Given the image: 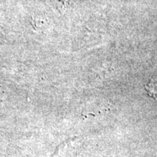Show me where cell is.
<instances>
[{
	"label": "cell",
	"instance_id": "6da1fadb",
	"mask_svg": "<svg viewBox=\"0 0 157 157\" xmlns=\"http://www.w3.org/2000/svg\"><path fill=\"white\" fill-rule=\"evenodd\" d=\"M148 90L149 92V94H150L152 97H154L155 99L157 100V83L154 82V83L149 84Z\"/></svg>",
	"mask_w": 157,
	"mask_h": 157
}]
</instances>
